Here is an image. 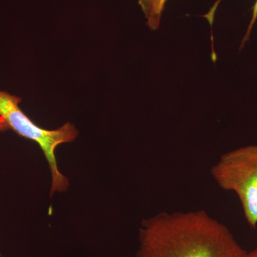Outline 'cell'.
<instances>
[{
	"instance_id": "277c9868",
	"label": "cell",
	"mask_w": 257,
	"mask_h": 257,
	"mask_svg": "<svg viewBox=\"0 0 257 257\" xmlns=\"http://www.w3.org/2000/svg\"><path fill=\"white\" fill-rule=\"evenodd\" d=\"M167 2V0H139V4L147 18V25L152 30H156L160 27Z\"/></svg>"
},
{
	"instance_id": "5b68a950",
	"label": "cell",
	"mask_w": 257,
	"mask_h": 257,
	"mask_svg": "<svg viewBox=\"0 0 257 257\" xmlns=\"http://www.w3.org/2000/svg\"><path fill=\"white\" fill-rule=\"evenodd\" d=\"M221 1V0H218V1L216 2V3H217V4H219V3H220ZM256 20L257 0L255 2L254 5H253L252 8V17H251V22H250L249 25H248L247 31H246V34H245V36L243 38L242 42H241V48H242L244 44L248 41V38H249L250 34H251V30H252L253 25H254L255 23H256Z\"/></svg>"
},
{
	"instance_id": "ba28073f",
	"label": "cell",
	"mask_w": 257,
	"mask_h": 257,
	"mask_svg": "<svg viewBox=\"0 0 257 257\" xmlns=\"http://www.w3.org/2000/svg\"><path fill=\"white\" fill-rule=\"evenodd\" d=\"M0 257H3V254H2L1 251H0Z\"/></svg>"
},
{
	"instance_id": "7a4b0ae2",
	"label": "cell",
	"mask_w": 257,
	"mask_h": 257,
	"mask_svg": "<svg viewBox=\"0 0 257 257\" xmlns=\"http://www.w3.org/2000/svg\"><path fill=\"white\" fill-rule=\"evenodd\" d=\"M21 98L0 91V116L10 128L22 138L35 142L40 146L48 163L51 174L50 195L63 192L69 188V179L61 173L56 158L59 145L71 143L79 135L78 130L70 122L55 130H47L35 124L19 107Z\"/></svg>"
},
{
	"instance_id": "3957f363",
	"label": "cell",
	"mask_w": 257,
	"mask_h": 257,
	"mask_svg": "<svg viewBox=\"0 0 257 257\" xmlns=\"http://www.w3.org/2000/svg\"><path fill=\"white\" fill-rule=\"evenodd\" d=\"M221 189L236 193L250 227L257 226V145L236 149L221 157L211 170Z\"/></svg>"
},
{
	"instance_id": "8992f818",
	"label": "cell",
	"mask_w": 257,
	"mask_h": 257,
	"mask_svg": "<svg viewBox=\"0 0 257 257\" xmlns=\"http://www.w3.org/2000/svg\"><path fill=\"white\" fill-rule=\"evenodd\" d=\"M9 130V126L7 124L6 121H5L3 117L0 116V132L8 131Z\"/></svg>"
},
{
	"instance_id": "6da1fadb",
	"label": "cell",
	"mask_w": 257,
	"mask_h": 257,
	"mask_svg": "<svg viewBox=\"0 0 257 257\" xmlns=\"http://www.w3.org/2000/svg\"><path fill=\"white\" fill-rule=\"evenodd\" d=\"M137 257H247L230 230L206 211L161 212L145 219Z\"/></svg>"
},
{
	"instance_id": "52a82bcc",
	"label": "cell",
	"mask_w": 257,
	"mask_h": 257,
	"mask_svg": "<svg viewBox=\"0 0 257 257\" xmlns=\"http://www.w3.org/2000/svg\"><path fill=\"white\" fill-rule=\"evenodd\" d=\"M247 257H257V248L251 252H248Z\"/></svg>"
}]
</instances>
